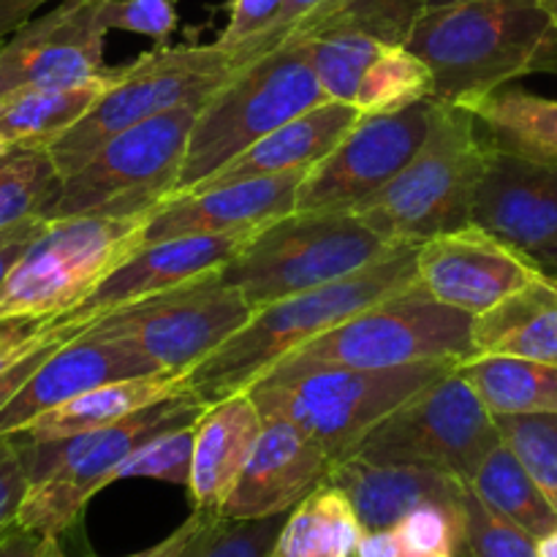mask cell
<instances>
[{"label": "cell", "instance_id": "6da1fadb", "mask_svg": "<svg viewBox=\"0 0 557 557\" xmlns=\"http://www.w3.org/2000/svg\"><path fill=\"white\" fill-rule=\"evenodd\" d=\"M406 47L433 74V101L471 103L557 69V30L539 0H457L419 14Z\"/></svg>", "mask_w": 557, "mask_h": 557}, {"label": "cell", "instance_id": "7a4b0ae2", "mask_svg": "<svg viewBox=\"0 0 557 557\" xmlns=\"http://www.w3.org/2000/svg\"><path fill=\"white\" fill-rule=\"evenodd\" d=\"M417 253L419 245H403L357 275L253 310L243 330L234 332L215 354L185 375V386L207 406L248 392L288 354L335 330L359 310L417 283Z\"/></svg>", "mask_w": 557, "mask_h": 557}, {"label": "cell", "instance_id": "3957f363", "mask_svg": "<svg viewBox=\"0 0 557 557\" xmlns=\"http://www.w3.org/2000/svg\"><path fill=\"white\" fill-rule=\"evenodd\" d=\"M207 408L199 395L185 389L96 433L60 441H30L14 433L30 479L16 525L44 539H60L79 520L92 495L114 484L117 468L145 441L194 428Z\"/></svg>", "mask_w": 557, "mask_h": 557}, {"label": "cell", "instance_id": "277c9868", "mask_svg": "<svg viewBox=\"0 0 557 557\" xmlns=\"http://www.w3.org/2000/svg\"><path fill=\"white\" fill-rule=\"evenodd\" d=\"M490 150L493 145L466 107L435 101L433 128L417 156L351 212L395 245H422L468 226Z\"/></svg>", "mask_w": 557, "mask_h": 557}, {"label": "cell", "instance_id": "5b68a950", "mask_svg": "<svg viewBox=\"0 0 557 557\" xmlns=\"http://www.w3.org/2000/svg\"><path fill=\"white\" fill-rule=\"evenodd\" d=\"M471 326L473 315L438 302L417 277V283L403 292L359 310L335 330L288 354L256 384H277L321 368L384 370L422 362L460 364L476 357Z\"/></svg>", "mask_w": 557, "mask_h": 557}, {"label": "cell", "instance_id": "8992f818", "mask_svg": "<svg viewBox=\"0 0 557 557\" xmlns=\"http://www.w3.org/2000/svg\"><path fill=\"white\" fill-rule=\"evenodd\" d=\"M324 101L330 98L315 74L310 38H292L237 65L226 85L199 109L172 196L196 188L261 136Z\"/></svg>", "mask_w": 557, "mask_h": 557}, {"label": "cell", "instance_id": "52a82bcc", "mask_svg": "<svg viewBox=\"0 0 557 557\" xmlns=\"http://www.w3.org/2000/svg\"><path fill=\"white\" fill-rule=\"evenodd\" d=\"M400 248L351 210L292 212L253 234L218 275L259 310L357 275Z\"/></svg>", "mask_w": 557, "mask_h": 557}, {"label": "cell", "instance_id": "ba28073f", "mask_svg": "<svg viewBox=\"0 0 557 557\" xmlns=\"http://www.w3.org/2000/svg\"><path fill=\"white\" fill-rule=\"evenodd\" d=\"M150 212L54 218L0 288V321L58 319L79 308L141 248Z\"/></svg>", "mask_w": 557, "mask_h": 557}, {"label": "cell", "instance_id": "9c48e42d", "mask_svg": "<svg viewBox=\"0 0 557 557\" xmlns=\"http://www.w3.org/2000/svg\"><path fill=\"white\" fill-rule=\"evenodd\" d=\"M232 52L218 44L199 47H158L123 69H112V82L96 107L47 150L60 177L74 174L112 136L172 112L180 107H205L234 74Z\"/></svg>", "mask_w": 557, "mask_h": 557}, {"label": "cell", "instance_id": "30bf717a", "mask_svg": "<svg viewBox=\"0 0 557 557\" xmlns=\"http://www.w3.org/2000/svg\"><path fill=\"white\" fill-rule=\"evenodd\" d=\"M449 362L406 368H321L277 384L250 386L261 417H281L302 428L332 460H343L397 406L451 370Z\"/></svg>", "mask_w": 557, "mask_h": 557}, {"label": "cell", "instance_id": "8fae6325", "mask_svg": "<svg viewBox=\"0 0 557 557\" xmlns=\"http://www.w3.org/2000/svg\"><path fill=\"white\" fill-rule=\"evenodd\" d=\"M201 107H180L112 136L74 174L63 177L44 218L136 215L177 190L190 128Z\"/></svg>", "mask_w": 557, "mask_h": 557}, {"label": "cell", "instance_id": "7c38bea8", "mask_svg": "<svg viewBox=\"0 0 557 557\" xmlns=\"http://www.w3.org/2000/svg\"><path fill=\"white\" fill-rule=\"evenodd\" d=\"M498 444L495 417L455 364L375 424L348 457L430 466L471 484Z\"/></svg>", "mask_w": 557, "mask_h": 557}, {"label": "cell", "instance_id": "4fadbf2b", "mask_svg": "<svg viewBox=\"0 0 557 557\" xmlns=\"http://www.w3.org/2000/svg\"><path fill=\"white\" fill-rule=\"evenodd\" d=\"M253 315L248 299L221 275L98 315L82 332L134 346L163 373L188 375Z\"/></svg>", "mask_w": 557, "mask_h": 557}, {"label": "cell", "instance_id": "5bb4252c", "mask_svg": "<svg viewBox=\"0 0 557 557\" xmlns=\"http://www.w3.org/2000/svg\"><path fill=\"white\" fill-rule=\"evenodd\" d=\"M435 101L400 112L362 114L341 145L305 174L297 212L354 210L406 169L433 128Z\"/></svg>", "mask_w": 557, "mask_h": 557}, {"label": "cell", "instance_id": "9a60e30c", "mask_svg": "<svg viewBox=\"0 0 557 557\" xmlns=\"http://www.w3.org/2000/svg\"><path fill=\"white\" fill-rule=\"evenodd\" d=\"M103 0H63L0 41V98L25 87H65L107 74Z\"/></svg>", "mask_w": 557, "mask_h": 557}, {"label": "cell", "instance_id": "2e32d148", "mask_svg": "<svg viewBox=\"0 0 557 557\" xmlns=\"http://www.w3.org/2000/svg\"><path fill=\"white\" fill-rule=\"evenodd\" d=\"M471 223L557 277V163L493 147L473 196Z\"/></svg>", "mask_w": 557, "mask_h": 557}, {"label": "cell", "instance_id": "e0dca14e", "mask_svg": "<svg viewBox=\"0 0 557 557\" xmlns=\"http://www.w3.org/2000/svg\"><path fill=\"white\" fill-rule=\"evenodd\" d=\"M539 275L528 256L476 223L435 234L417 253V277L428 294L468 315L484 313Z\"/></svg>", "mask_w": 557, "mask_h": 557}, {"label": "cell", "instance_id": "ac0fdd59", "mask_svg": "<svg viewBox=\"0 0 557 557\" xmlns=\"http://www.w3.org/2000/svg\"><path fill=\"white\" fill-rule=\"evenodd\" d=\"M253 234H190L141 245L79 308L60 319L82 332L92 319L221 272Z\"/></svg>", "mask_w": 557, "mask_h": 557}, {"label": "cell", "instance_id": "d6986e66", "mask_svg": "<svg viewBox=\"0 0 557 557\" xmlns=\"http://www.w3.org/2000/svg\"><path fill=\"white\" fill-rule=\"evenodd\" d=\"M332 457L294 422L264 417L253 451L218 515L226 520H264L288 515L326 484Z\"/></svg>", "mask_w": 557, "mask_h": 557}, {"label": "cell", "instance_id": "ffe728a7", "mask_svg": "<svg viewBox=\"0 0 557 557\" xmlns=\"http://www.w3.org/2000/svg\"><path fill=\"white\" fill-rule=\"evenodd\" d=\"M305 174L308 172L239 180L169 196L152 210L141 245L190 234H259L297 212V190Z\"/></svg>", "mask_w": 557, "mask_h": 557}, {"label": "cell", "instance_id": "44dd1931", "mask_svg": "<svg viewBox=\"0 0 557 557\" xmlns=\"http://www.w3.org/2000/svg\"><path fill=\"white\" fill-rule=\"evenodd\" d=\"M156 373H163V370L128 343L79 332L69 343H63L22 386L20 395L0 411V438L20 433L36 417L96 386Z\"/></svg>", "mask_w": 557, "mask_h": 557}, {"label": "cell", "instance_id": "7402d4cb", "mask_svg": "<svg viewBox=\"0 0 557 557\" xmlns=\"http://www.w3.org/2000/svg\"><path fill=\"white\" fill-rule=\"evenodd\" d=\"M326 484L341 490L364 531H386L419 506L466 509L468 484L451 473L413 462H368L359 457L332 462Z\"/></svg>", "mask_w": 557, "mask_h": 557}, {"label": "cell", "instance_id": "603a6c76", "mask_svg": "<svg viewBox=\"0 0 557 557\" xmlns=\"http://www.w3.org/2000/svg\"><path fill=\"white\" fill-rule=\"evenodd\" d=\"M362 120L354 103L324 101L308 112L297 114L283 123L281 128L261 136L256 145L239 152L237 158L218 169L212 177L199 183L196 188H218V185L239 183V180L275 177V174L310 172L319 161H324L343 136ZM190 188V190H196Z\"/></svg>", "mask_w": 557, "mask_h": 557}, {"label": "cell", "instance_id": "cb8c5ba5", "mask_svg": "<svg viewBox=\"0 0 557 557\" xmlns=\"http://www.w3.org/2000/svg\"><path fill=\"white\" fill-rule=\"evenodd\" d=\"M261 428H264V417L250 392L223 397L201 413L196 422L188 482L196 509L215 511V515L221 511L253 451Z\"/></svg>", "mask_w": 557, "mask_h": 557}, {"label": "cell", "instance_id": "d4e9b609", "mask_svg": "<svg viewBox=\"0 0 557 557\" xmlns=\"http://www.w3.org/2000/svg\"><path fill=\"white\" fill-rule=\"evenodd\" d=\"M473 351L557 364V277L542 272L520 292L473 315Z\"/></svg>", "mask_w": 557, "mask_h": 557}, {"label": "cell", "instance_id": "484cf974", "mask_svg": "<svg viewBox=\"0 0 557 557\" xmlns=\"http://www.w3.org/2000/svg\"><path fill=\"white\" fill-rule=\"evenodd\" d=\"M185 389H188L185 375L177 373H156L114 381V384L96 386V389L41 413L33 422H27L20 430V435L30 441H60L96 433V430L112 428V424L128 419L131 413L169 400V397L180 395Z\"/></svg>", "mask_w": 557, "mask_h": 557}, {"label": "cell", "instance_id": "4316f807", "mask_svg": "<svg viewBox=\"0 0 557 557\" xmlns=\"http://www.w3.org/2000/svg\"><path fill=\"white\" fill-rule=\"evenodd\" d=\"M462 107L476 117L495 150L557 163V98L536 96L522 87H500Z\"/></svg>", "mask_w": 557, "mask_h": 557}, {"label": "cell", "instance_id": "83f0119b", "mask_svg": "<svg viewBox=\"0 0 557 557\" xmlns=\"http://www.w3.org/2000/svg\"><path fill=\"white\" fill-rule=\"evenodd\" d=\"M112 82V69L90 82L65 87H25L0 98V139L14 145H44L79 123Z\"/></svg>", "mask_w": 557, "mask_h": 557}, {"label": "cell", "instance_id": "f1b7e54d", "mask_svg": "<svg viewBox=\"0 0 557 557\" xmlns=\"http://www.w3.org/2000/svg\"><path fill=\"white\" fill-rule=\"evenodd\" d=\"M457 370L493 417L557 413V364L476 354Z\"/></svg>", "mask_w": 557, "mask_h": 557}, {"label": "cell", "instance_id": "f546056e", "mask_svg": "<svg viewBox=\"0 0 557 557\" xmlns=\"http://www.w3.org/2000/svg\"><path fill=\"white\" fill-rule=\"evenodd\" d=\"M364 536L346 495L321 484L283 520L270 557H357Z\"/></svg>", "mask_w": 557, "mask_h": 557}, {"label": "cell", "instance_id": "4dcf8cb0", "mask_svg": "<svg viewBox=\"0 0 557 557\" xmlns=\"http://www.w3.org/2000/svg\"><path fill=\"white\" fill-rule=\"evenodd\" d=\"M471 490L495 515L515 522L536 542L557 528V511L553 504L504 441L484 457L476 476L471 479Z\"/></svg>", "mask_w": 557, "mask_h": 557}, {"label": "cell", "instance_id": "1f68e13d", "mask_svg": "<svg viewBox=\"0 0 557 557\" xmlns=\"http://www.w3.org/2000/svg\"><path fill=\"white\" fill-rule=\"evenodd\" d=\"M305 38H310V47H313L315 74L326 98L343 103H354L368 69L389 47L375 33L341 20L324 22Z\"/></svg>", "mask_w": 557, "mask_h": 557}, {"label": "cell", "instance_id": "d6a6232c", "mask_svg": "<svg viewBox=\"0 0 557 557\" xmlns=\"http://www.w3.org/2000/svg\"><path fill=\"white\" fill-rule=\"evenodd\" d=\"M60 177L44 145H14L0 158V232L47 212Z\"/></svg>", "mask_w": 557, "mask_h": 557}, {"label": "cell", "instance_id": "836d02e7", "mask_svg": "<svg viewBox=\"0 0 557 557\" xmlns=\"http://www.w3.org/2000/svg\"><path fill=\"white\" fill-rule=\"evenodd\" d=\"M428 98H433V74L428 63L406 44H389L364 74L354 107L362 114H386Z\"/></svg>", "mask_w": 557, "mask_h": 557}, {"label": "cell", "instance_id": "e575fe53", "mask_svg": "<svg viewBox=\"0 0 557 557\" xmlns=\"http://www.w3.org/2000/svg\"><path fill=\"white\" fill-rule=\"evenodd\" d=\"M495 428L557 511V413L495 417Z\"/></svg>", "mask_w": 557, "mask_h": 557}, {"label": "cell", "instance_id": "d590c367", "mask_svg": "<svg viewBox=\"0 0 557 557\" xmlns=\"http://www.w3.org/2000/svg\"><path fill=\"white\" fill-rule=\"evenodd\" d=\"M286 515L264 520H226L215 515L183 557H270Z\"/></svg>", "mask_w": 557, "mask_h": 557}, {"label": "cell", "instance_id": "8d00e7d4", "mask_svg": "<svg viewBox=\"0 0 557 557\" xmlns=\"http://www.w3.org/2000/svg\"><path fill=\"white\" fill-rule=\"evenodd\" d=\"M403 557H460L466 553V509L419 506L395 525Z\"/></svg>", "mask_w": 557, "mask_h": 557}, {"label": "cell", "instance_id": "74e56055", "mask_svg": "<svg viewBox=\"0 0 557 557\" xmlns=\"http://www.w3.org/2000/svg\"><path fill=\"white\" fill-rule=\"evenodd\" d=\"M194 441L196 424L194 428L172 430V433H163L145 441V444L117 468L114 482H123V479H156V482L188 487L190 462H194Z\"/></svg>", "mask_w": 557, "mask_h": 557}, {"label": "cell", "instance_id": "f35d334b", "mask_svg": "<svg viewBox=\"0 0 557 557\" xmlns=\"http://www.w3.org/2000/svg\"><path fill=\"white\" fill-rule=\"evenodd\" d=\"M466 553L468 557H539L536 539L495 515L471 484L466 490Z\"/></svg>", "mask_w": 557, "mask_h": 557}, {"label": "cell", "instance_id": "ab89813d", "mask_svg": "<svg viewBox=\"0 0 557 557\" xmlns=\"http://www.w3.org/2000/svg\"><path fill=\"white\" fill-rule=\"evenodd\" d=\"M109 30H128L163 41L177 27L174 0H103Z\"/></svg>", "mask_w": 557, "mask_h": 557}, {"label": "cell", "instance_id": "60d3db41", "mask_svg": "<svg viewBox=\"0 0 557 557\" xmlns=\"http://www.w3.org/2000/svg\"><path fill=\"white\" fill-rule=\"evenodd\" d=\"M326 3H330V0H283L281 14H277V20L272 22V27L264 33V36H259V38H253V41L243 44V47L232 49L234 63L243 65V63H248V60L259 58V54L272 52V49H277L281 44L292 41V38L299 36V33H302V27L308 25V22L313 20V16L319 14Z\"/></svg>", "mask_w": 557, "mask_h": 557}, {"label": "cell", "instance_id": "b9f144b4", "mask_svg": "<svg viewBox=\"0 0 557 557\" xmlns=\"http://www.w3.org/2000/svg\"><path fill=\"white\" fill-rule=\"evenodd\" d=\"M65 330H71V326L65 324L60 315L58 319H44V321H27V319L0 321V373L14 368L16 362L30 357L33 351L47 346L52 337H58L60 332ZM76 335H79V332H76Z\"/></svg>", "mask_w": 557, "mask_h": 557}, {"label": "cell", "instance_id": "7bdbcfd3", "mask_svg": "<svg viewBox=\"0 0 557 557\" xmlns=\"http://www.w3.org/2000/svg\"><path fill=\"white\" fill-rule=\"evenodd\" d=\"M30 479H27L25 457H22L16 435L0 438V539L16 528L22 500H25Z\"/></svg>", "mask_w": 557, "mask_h": 557}, {"label": "cell", "instance_id": "ee69618b", "mask_svg": "<svg viewBox=\"0 0 557 557\" xmlns=\"http://www.w3.org/2000/svg\"><path fill=\"white\" fill-rule=\"evenodd\" d=\"M283 9V0H234L232 11H228V22L223 27L215 44L221 49H237L243 44L253 41V38L264 36L277 20Z\"/></svg>", "mask_w": 557, "mask_h": 557}, {"label": "cell", "instance_id": "f6af8a7d", "mask_svg": "<svg viewBox=\"0 0 557 557\" xmlns=\"http://www.w3.org/2000/svg\"><path fill=\"white\" fill-rule=\"evenodd\" d=\"M71 337H76L74 330L60 332V335L52 337V341H49L47 346H41V348H38V351H33L30 357H25V359H22V362H16L14 368H9V370H3V373H0V411H3V408L9 406V403L14 400L16 395H20L22 386H25L27 381L33 379V373H36V370L41 368V364L47 362V359L52 357V354L58 351V348L63 346V343H69Z\"/></svg>", "mask_w": 557, "mask_h": 557}, {"label": "cell", "instance_id": "bcb514c9", "mask_svg": "<svg viewBox=\"0 0 557 557\" xmlns=\"http://www.w3.org/2000/svg\"><path fill=\"white\" fill-rule=\"evenodd\" d=\"M47 226H49V218L36 215L0 232V288H3L9 272L16 267V261H20L22 256H25V250L41 237V232Z\"/></svg>", "mask_w": 557, "mask_h": 557}, {"label": "cell", "instance_id": "7dc6e473", "mask_svg": "<svg viewBox=\"0 0 557 557\" xmlns=\"http://www.w3.org/2000/svg\"><path fill=\"white\" fill-rule=\"evenodd\" d=\"M215 517V511H205V509H194V515L183 522L180 528H174L163 542L152 544L150 549H141V553L128 555V557H183L185 549L194 544V539L205 531L207 522ZM54 557H65L63 549H54Z\"/></svg>", "mask_w": 557, "mask_h": 557}, {"label": "cell", "instance_id": "c3c4849f", "mask_svg": "<svg viewBox=\"0 0 557 557\" xmlns=\"http://www.w3.org/2000/svg\"><path fill=\"white\" fill-rule=\"evenodd\" d=\"M58 547V539H44L16 525L0 539V557H52Z\"/></svg>", "mask_w": 557, "mask_h": 557}, {"label": "cell", "instance_id": "681fc988", "mask_svg": "<svg viewBox=\"0 0 557 557\" xmlns=\"http://www.w3.org/2000/svg\"><path fill=\"white\" fill-rule=\"evenodd\" d=\"M49 0H0V41L9 38L16 27L25 25L27 20H33L38 9Z\"/></svg>", "mask_w": 557, "mask_h": 557}, {"label": "cell", "instance_id": "f907efd6", "mask_svg": "<svg viewBox=\"0 0 557 557\" xmlns=\"http://www.w3.org/2000/svg\"><path fill=\"white\" fill-rule=\"evenodd\" d=\"M357 557H403L400 539H397L395 528H386V531H364Z\"/></svg>", "mask_w": 557, "mask_h": 557}, {"label": "cell", "instance_id": "816d5d0a", "mask_svg": "<svg viewBox=\"0 0 557 557\" xmlns=\"http://www.w3.org/2000/svg\"><path fill=\"white\" fill-rule=\"evenodd\" d=\"M348 3H354V0H330V3H326L324 9H321L319 14H315L313 20H310L308 25L302 27V33H299V36H305V33H310V30H313V27H319L321 22H324V20H330L332 14H337V11H341V9H346ZM299 36H294V38H299Z\"/></svg>", "mask_w": 557, "mask_h": 557}, {"label": "cell", "instance_id": "f5cc1de1", "mask_svg": "<svg viewBox=\"0 0 557 557\" xmlns=\"http://www.w3.org/2000/svg\"><path fill=\"white\" fill-rule=\"evenodd\" d=\"M536 555L539 557H557V528L553 533H547L544 539L536 542Z\"/></svg>", "mask_w": 557, "mask_h": 557}, {"label": "cell", "instance_id": "db71d44e", "mask_svg": "<svg viewBox=\"0 0 557 557\" xmlns=\"http://www.w3.org/2000/svg\"><path fill=\"white\" fill-rule=\"evenodd\" d=\"M539 5H542L544 14L549 16V22H553L557 30V0H539Z\"/></svg>", "mask_w": 557, "mask_h": 557}, {"label": "cell", "instance_id": "11a10c76", "mask_svg": "<svg viewBox=\"0 0 557 557\" xmlns=\"http://www.w3.org/2000/svg\"><path fill=\"white\" fill-rule=\"evenodd\" d=\"M449 3H457V0H424V11L438 9V5H449Z\"/></svg>", "mask_w": 557, "mask_h": 557}, {"label": "cell", "instance_id": "9f6ffc18", "mask_svg": "<svg viewBox=\"0 0 557 557\" xmlns=\"http://www.w3.org/2000/svg\"><path fill=\"white\" fill-rule=\"evenodd\" d=\"M9 150H11V145H9V141H3V139H0V158H3L5 152H9Z\"/></svg>", "mask_w": 557, "mask_h": 557}, {"label": "cell", "instance_id": "6f0895ef", "mask_svg": "<svg viewBox=\"0 0 557 557\" xmlns=\"http://www.w3.org/2000/svg\"><path fill=\"white\" fill-rule=\"evenodd\" d=\"M460 557H468V553H462V555H460Z\"/></svg>", "mask_w": 557, "mask_h": 557}, {"label": "cell", "instance_id": "680465c9", "mask_svg": "<svg viewBox=\"0 0 557 557\" xmlns=\"http://www.w3.org/2000/svg\"><path fill=\"white\" fill-rule=\"evenodd\" d=\"M52 557H54V555H52Z\"/></svg>", "mask_w": 557, "mask_h": 557}, {"label": "cell", "instance_id": "91938a15", "mask_svg": "<svg viewBox=\"0 0 557 557\" xmlns=\"http://www.w3.org/2000/svg\"><path fill=\"white\" fill-rule=\"evenodd\" d=\"M555 71H557V69H555Z\"/></svg>", "mask_w": 557, "mask_h": 557}]
</instances>
